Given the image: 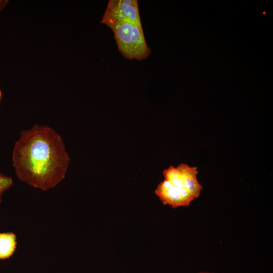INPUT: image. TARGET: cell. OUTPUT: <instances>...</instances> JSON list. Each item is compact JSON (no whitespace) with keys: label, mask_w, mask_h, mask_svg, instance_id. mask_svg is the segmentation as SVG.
I'll return each mask as SVG.
<instances>
[{"label":"cell","mask_w":273,"mask_h":273,"mask_svg":"<svg viewBox=\"0 0 273 273\" xmlns=\"http://www.w3.org/2000/svg\"><path fill=\"white\" fill-rule=\"evenodd\" d=\"M61 136L53 128L35 124L22 131L13 151V166L22 181L46 191L65 177L70 162Z\"/></svg>","instance_id":"obj_1"},{"label":"cell","mask_w":273,"mask_h":273,"mask_svg":"<svg viewBox=\"0 0 273 273\" xmlns=\"http://www.w3.org/2000/svg\"><path fill=\"white\" fill-rule=\"evenodd\" d=\"M197 168L186 163L170 166L163 172L164 180L155 193L164 205L173 208L188 206L198 198L203 187L198 178Z\"/></svg>","instance_id":"obj_2"},{"label":"cell","mask_w":273,"mask_h":273,"mask_svg":"<svg viewBox=\"0 0 273 273\" xmlns=\"http://www.w3.org/2000/svg\"><path fill=\"white\" fill-rule=\"evenodd\" d=\"M105 24L113 32L118 50L124 57L142 60L149 56L151 50L146 41L142 24L121 21Z\"/></svg>","instance_id":"obj_3"},{"label":"cell","mask_w":273,"mask_h":273,"mask_svg":"<svg viewBox=\"0 0 273 273\" xmlns=\"http://www.w3.org/2000/svg\"><path fill=\"white\" fill-rule=\"evenodd\" d=\"M130 21L141 24L138 1L110 0L103 15L101 23Z\"/></svg>","instance_id":"obj_4"},{"label":"cell","mask_w":273,"mask_h":273,"mask_svg":"<svg viewBox=\"0 0 273 273\" xmlns=\"http://www.w3.org/2000/svg\"><path fill=\"white\" fill-rule=\"evenodd\" d=\"M16 235L12 232L0 233V259L10 258L17 246Z\"/></svg>","instance_id":"obj_5"},{"label":"cell","mask_w":273,"mask_h":273,"mask_svg":"<svg viewBox=\"0 0 273 273\" xmlns=\"http://www.w3.org/2000/svg\"><path fill=\"white\" fill-rule=\"evenodd\" d=\"M13 185V181L11 177L0 173V198L3 193Z\"/></svg>","instance_id":"obj_6"},{"label":"cell","mask_w":273,"mask_h":273,"mask_svg":"<svg viewBox=\"0 0 273 273\" xmlns=\"http://www.w3.org/2000/svg\"><path fill=\"white\" fill-rule=\"evenodd\" d=\"M9 2L8 0H0V12L8 4Z\"/></svg>","instance_id":"obj_7"},{"label":"cell","mask_w":273,"mask_h":273,"mask_svg":"<svg viewBox=\"0 0 273 273\" xmlns=\"http://www.w3.org/2000/svg\"><path fill=\"white\" fill-rule=\"evenodd\" d=\"M2 91L0 87V105H1V101H2Z\"/></svg>","instance_id":"obj_8"},{"label":"cell","mask_w":273,"mask_h":273,"mask_svg":"<svg viewBox=\"0 0 273 273\" xmlns=\"http://www.w3.org/2000/svg\"><path fill=\"white\" fill-rule=\"evenodd\" d=\"M197 273H214V272H209V271H201Z\"/></svg>","instance_id":"obj_9"},{"label":"cell","mask_w":273,"mask_h":273,"mask_svg":"<svg viewBox=\"0 0 273 273\" xmlns=\"http://www.w3.org/2000/svg\"><path fill=\"white\" fill-rule=\"evenodd\" d=\"M2 198H0V205H1V204L2 203Z\"/></svg>","instance_id":"obj_10"}]
</instances>
